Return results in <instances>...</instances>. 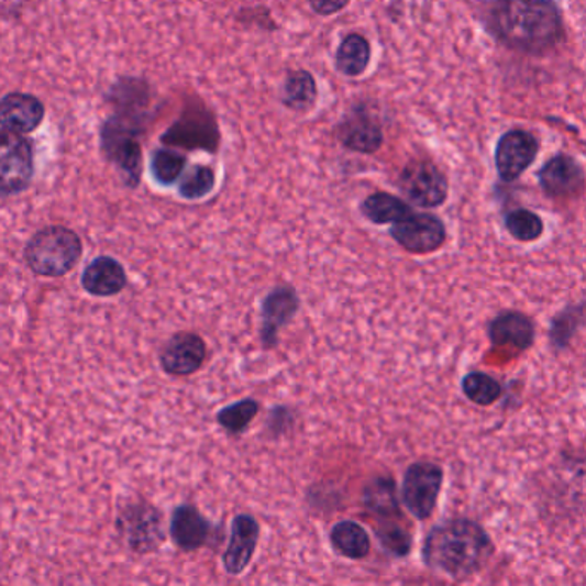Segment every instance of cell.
Returning a JSON list of instances; mask_svg holds the SVG:
<instances>
[{
  "mask_svg": "<svg viewBox=\"0 0 586 586\" xmlns=\"http://www.w3.org/2000/svg\"><path fill=\"white\" fill-rule=\"evenodd\" d=\"M496 552L485 528L468 518H451L429 531L421 557L429 570L454 582L478 575Z\"/></svg>",
  "mask_w": 586,
  "mask_h": 586,
  "instance_id": "6da1fadb",
  "label": "cell"
},
{
  "mask_svg": "<svg viewBox=\"0 0 586 586\" xmlns=\"http://www.w3.org/2000/svg\"><path fill=\"white\" fill-rule=\"evenodd\" d=\"M488 33L515 51H549L563 38L557 4L540 0H493L484 14Z\"/></svg>",
  "mask_w": 586,
  "mask_h": 586,
  "instance_id": "7a4b0ae2",
  "label": "cell"
},
{
  "mask_svg": "<svg viewBox=\"0 0 586 586\" xmlns=\"http://www.w3.org/2000/svg\"><path fill=\"white\" fill-rule=\"evenodd\" d=\"M24 264L35 276L59 279L67 276L84 256V241L66 225H47L24 246Z\"/></svg>",
  "mask_w": 586,
  "mask_h": 586,
  "instance_id": "3957f363",
  "label": "cell"
},
{
  "mask_svg": "<svg viewBox=\"0 0 586 586\" xmlns=\"http://www.w3.org/2000/svg\"><path fill=\"white\" fill-rule=\"evenodd\" d=\"M115 531L133 554L146 555L161 549L166 540L162 512L145 499L128 500L119 509Z\"/></svg>",
  "mask_w": 586,
  "mask_h": 586,
  "instance_id": "277c9868",
  "label": "cell"
},
{
  "mask_svg": "<svg viewBox=\"0 0 586 586\" xmlns=\"http://www.w3.org/2000/svg\"><path fill=\"white\" fill-rule=\"evenodd\" d=\"M444 485V469L432 461H417L408 466L402 478L401 499L418 521H427L438 508Z\"/></svg>",
  "mask_w": 586,
  "mask_h": 586,
  "instance_id": "5b68a950",
  "label": "cell"
},
{
  "mask_svg": "<svg viewBox=\"0 0 586 586\" xmlns=\"http://www.w3.org/2000/svg\"><path fill=\"white\" fill-rule=\"evenodd\" d=\"M33 148L21 134L0 128V197L20 195L32 185Z\"/></svg>",
  "mask_w": 586,
  "mask_h": 586,
  "instance_id": "8992f818",
  "label": "cell"
},
{
  "mask_svg": "<svg viewBox=\"0 0 586 586\" xmlns=\"http://www.w3.org/2000/svg\"><path fill=\"white\" fill-rule=\"evenodd\" d=\"M399 189L413 206L438 209L447 200L449 183L445 174L433 162L418 158L402 169Z\"/></svg>",
  "mask_w": 586,
  "mask_h": 586,
  "instance_id": "52a82bcc",
  "label": "cell"
},
{
  "mask_svg": "<svg viewBox=\"0 0 586 586\" xmlns=\"http://www.w3.org/2000/svg\"><path fill=\"white\" fill-rule=\"evenodd\" d=\"M390 236L396 243L413 255H429L438 252L447 240V229L442 219L427 212H411L394 222Z\"/></svg>",
  "mask_w": 586,
  "mask_h": 586,
  "instance_id": "ba28073f",
  "label": "cell"
},
{
  "mask_svg": "<svg viewBox=\"0 0 586 586\" xmlns=\"http://www.w3.org/2000/svg\"><path fill=\"white\" fill-rule=\"evenodd\" d=\"M298 310L299 296L291 284H277L265 295L261 307V343L265 350L279 344L280 331L292 322Z\"/></svg>",
  "mask_w": 586,
  "mask_h": 586,
  "instance_id": "9c48e42d",
  "label": "cell"
},
{
  "mask_svg": "<svg viewBox=\"0 0 586 586\" xmlns=\"http://www.w3.org/2000/svg\"><path fill=\"white\" fill-rule=\"evenodd\" d=\"M540 143L527 130H511L500 136L496 148V167L506 183L520 179L539 155Z\"/></svg>",
  "mask_w": 586,
  "mask_h": 586,
  "instance_id": "30bf717a",
  "label": "cell"
},
{
  "mask_svg": "<svg viewBox=\"0 0 586 586\" xmlns=\"http://www.w3.org/2000/svg\"><path fill=\"white\" fill-rule=\"evenodd\" d=\"M206 339L197 332H177L164 344L158 362L170 377H189L197 374L207 360Z\"/></svg>",
  "mask_w": 586,
  "mask_h": 586,
  "instance_id": "8fae6325",
  "label": "cell"
},
{
  "mask_svg": "<svg viewBox=\"0 0 586 586\" xmlns=\"http://www.w3.org/2000/svg\"><path fill=\"white\" fill-rule=\"evenodd\" d=\"M170 539L183 552H195L207 548L215 539V527L198 511L194 504H181L170 516Z\"/></svg>",
  "mask_w": 586,
  "mask_h": 586,
  "instance_id": "7c38bea8",
  "label": "cell"
},
{
  "mask_svg": "<svg viewBox=\"0 0 586 586\" xmlns=\"http://www.w3.org/2000/svg\"><path fill=\"white\" fill-rule=\"evenodd\" d=\"M258 540H261V524H258V521L252 515L234 516L228 548L222 554V564H224L228 575H243L253 561Z\"/></svg>",
  "mask_w": 586,
  "mask_h": 586,
  "instance_id": "4fadbf2b",
  "label": "cell"
},
{
  "mask_svg": "<svg viewBox=\"0 0 586 586\" xmlns=\"http://www.w3.org/2000/svg\"><path fill=\"white\" fill-rule=\"evenodd\" d=\"M539 183L543 194L552 198H571L582 194L585 173L582 164L571 155H554L539 170Z\"/></svg>",
  "mask_w": 586,
  "mask_h": 586,
  "instance_id": "5bb4252c",
  "label": "cell"
},
{
  "mask_svg": "<svg viewBox=\"0 0 586 586\" xmlns=\"http://www.w3.org/2000/svg\"><path fill=\"white\" fill-rule=\"evenodd\" d=\"M487 334L496 346L527 351L535 343L537 327L523 311L506 310L488 322Z\"/></svg>",
  "mask_w": 586,
  "mask_h": 586,
  "instance_id": "9a60e30c",
  "label": "cell"
},
{
  "mask_svg": "<svg viewBox=\"0 0 586 586\" xmlns=\"http://www.w3.org/2000/svg\"><path fill=\"white\" fill-rule=\"evenodd\" d=\"M128 286L126 268L112 256H97L81 274V288L95 298H112Z\"/></svg>",
  "mask_w": 586,
  "mask_h": 586,
  "instance_id": "2e32d148",
  "label": "cell"
},
{
  "mask_svg": "<svg viewBox=\"0 0 586 586\" xmlns=\"http://www.w3.org/2000/svg\"><path fill=\"white\" fill-rule=\"evenodd\" d=\"M44 118V103L40 102L35 95L14 91L0 99V126L12 133H32L42 124Z\"/></svg>",
  "mask_w": 586,
  "mask_h": 586,
  "instance_id": "e0dca14e",
  "label": "cell"
},
{
  "mask_svg": "<svg viewBox=\"0 0 586 586\" xmlns=\"http://www.w3.org/2000/svg\"><path fill=\"white\" fill-rule=\"evenodd\" d=\"M103 150L124 174L126 185L131 188L139 186L142 176V148L133 136L119 130L114 121L112 126L103 130Z\"/></svg>",
  "mask_w": 586,
  "mask_h": 586,
  "instance_id": "ac0fdd59",
  "label": "cell"
},
{
  "mask_svg": "<svg viewBox=\"0 0 586 586\" xmlns=\"http://www.w3.org/2000/svg\"><path fill=\"white\" fill-rule=\"evenodd\" d=\"M338 139L341 145L358 154H375L384 143L380 122L365 111H354L339 126Z\"/></svg>",
  "mask_w": 586,
  "mask_h": 586,
  "instance_id": "d6986e66",
  "label": "cell"
},
{
  "mask_svg": "<svg viewBox=\"0 0 586 586\" xmlns=\"http://www.w3.org/2000/svg\"><path fill=\"white\" fill-rule=\"evenodd\" d=\"M363 506L380 523L401 520L398 487L390 476H375L363 490Z\"/></svg>",
  "mask_w": 586,
  "mask_h": 586,
  "instance_id": "ffe728a7",
  "label": "cell"
},
{
  "mask_svg": "<svg viewBox=\"0 0 586 586\" xmlns=\"http://www.w3.org/2000/svg\"><path fill=\"white\" fill-rule=\"evenodd\" d=\"M371 57V42L360 33H350L339 45L335 67L344 76L358 78V76L365 75L366 69H368Z\"/></svg>",
  "mask_w": 586,
  "mask_h": 586,
  "instance_id": "44dd1931",
  "label": "cell"
},
{
  "mask_svg": "<svg viewBox=\"0 0 586 586\" xmlns=\"http://www.w3.org/2000/svg\"><path fill=\"white\" fill-rule=\"evenodd\" d=\"M331 543L338 554L354 561L371 554L368 531L356 521L344 520L335 523L331 530Z\"/></svg>",
  "mask_w": 586,
  "mask_h": 586,
  "instance_id": "7402d4cb",
  "label": "cell"
},
{
  "mask_svg": "<svg viewBox=\"0 0 586 586\" xmlns=\"http://www.w3.org/2000/svg\"><path fill=\"white\" fill-rule=\"evenodd\" d=\"M317 99H319V88L310 73L305 69L289 73L284 84V106L295 112H308L316 107Z\"/></svg>",
  "mask_w": 586,
  "mask_h": 586,
  "instance_id": "603a6c76",
  "label": "cell"
},
{
  "mask_svg": "<svg viewBox=\"0 0 586 586\" xmlns=\"http://www.w3.org/2000/svg\"><path fill=\"white\" fill-rule=\"evenodd\" d=\"M411 212L413 209L405 200L384 191L366 197L362 203L363 215L377 225L394 224Z\"/></svg>",
  "mask_w": 586,
  "mask_h": 586,
  "instance_id": "cb8c5ba5",
  "label": "cell"
},
{
  "mask_svg": "<svg viewBox=\"0 0 586 586\" xmlns=\"http://www.w3.org/2000/svg\"><path fill=\"white\" fill-rule=\"evenodd\" d=\"M585 323V301L570 305L555 313L549 329V341L555 351H564L570 347L571 341L578 334Z\"/></svg>",
  "mask_w": 586,
  "mask_h": 586,
  "instance_id": "d4e9b609",
  "label": "cell"
},
{
  "mask_svg": "<svg viewBox=\"0 0 586 586\" xmlns=\"http://www.w3.org/2000/svg\"><path fill=\"white\" fill-rule=\"evenodd\" d=\"M461 390L466 398L476 406L496 405L502 396V386L493 375L485 374V372H469L461 380Z\"/></svg>",
  "mask_w": 586,
  "mask_h": 586,
  "instance_id": "484cf974",
  "label": "cell"
},
{
  "mask_svg": "<svg viewBox=\"0 0 586 586\" xmlns=\"http://www.w3.org/2000/svg\"><path fill=\"white\" fill-rule=\"evenodd\" d=\"M258 411H261V402L253 398H244L233 405L224 406L217 413V423L231 435H240L252 425Z\"/></svg>",
  "mask_w": 586,
  "mask_h": 586,
  "instance_id": "4316f807",
  "label": "cell"
},
{
  "mask_svg": "<svg viewBox=\"0 0 586 586\" xmlns=\"http://www.w3.org/2000/svg\"><path fill=\"white\" fill-rule=\"evenodd\" d=\"M504 224H506L508 233L520 243H533V241L540 240L543 229H545L542 217L527 209L512 210L506 215Z\"/></svg>",
  "mask_w": 586,
  "mask_h": 586,
  "instance_id": "83f0119b",
  "label": "cell"
},
{
  "mask_svg": "<svg viewBox=\"0 0 586 586\" xmlns=\"http://www.w3.org/2000/svg\"><path fill=\"white\" fill-rule=\"evenodd\" d=\"M382 548L386 549L390 555L406 557L413 548V535L411 531L401 523V520L384 521L375 531Z\"/></svg>",
  "mask_w": 586,
  "mask_h": 586,
  "instance_id": "f1b7e54d",
  "label": "cell"
},
{
  "mask_svg": "<svg viewBox=\"0 0 586 586\" xmlns=\"http://www.w3.org/2000/svg\"><path fill=\"white\" fill-rule=\"evenodd\" d=\"M215 188V173L209 166H195L183 176L179 195L185 200H200Z\"/></svg>",
  "mask_w": 586,
  "mask_h": 586,
  "instance_id": "f546056e",
  "label": "cell"
},
{
  "mask_svg": "<svg viewBox=\"0 0 586 586\" xmlns=\"http://www.w3.org/2000/svg\"><path fill=\"white\" fill-rule=\"evenodd\" d=\"M188 158L173 150H157L152 157V174L161 185H174L185 173Z\"/></svg>",
  "mask_w": 586,
  "mask_h": 586,
  "instance_id": "4dcf8cb0",
  "label": "cell"
},
{
  "mask_svg": "<svg viewBox=\"0 0 586 586\" xmlns=\"http://www.w3.org/2000/svg\"><path fill=\"white\" fill-rule=\"evenodd\" d=\"M351 0H308V4L317 14L332 16L335 12H341L350 5Z\"/></svg>",
  "mask_w": 586,
  "mask_h": 586,
  "instance_id": "1f68e13d",
  "label": "cell"
},
{
  "mask_svg": "<svg viewBox=\"0 0 586 586\" xmlns=\"http://www.w3.org/2000/svg\"><path fill=\"white\" fill-rule=\"evenodd\" d=\"M540 2H551V4H557L559 0H540Z\"/></svg>",
  "mask_w": 586,
  "mask_h": 586,
  "instance_id": "d6a6232c",
  "label": "cell"
}]
</instances>
